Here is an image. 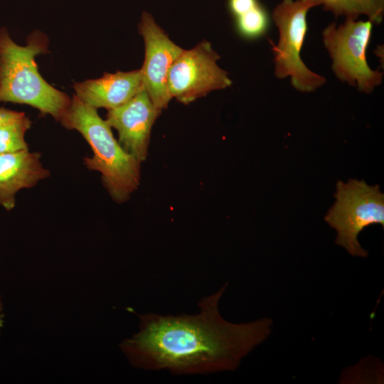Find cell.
Wrapping results in <instances>:
<instances>
[{"mask_svg":"<svg viewBox=\"0 0 384 384\" xmlns=\"http://www.w3.org/2000/svg\"><path fill=\"white\" fill-rule=\"evenodd\" d=\"M227 286L202 298L195 315H139V332L119 345L131 363L181 375L237 369L267 338L273 321L268 317L244 324L225 320L218 304Z\"/></svg>","mask_w":384,"mask_h":384,"instance_id":"cell-1","label":"cell"},{"mask_svg":"<svg viewBox=\"0 0 384 384\" xmlns=\"http://www.w3.org/2000/svg\"><path fill=\"white\" fill-rule=\"evenodd\" d=\"M47 37L33 33L26 46L14 42L5 28L0 29V102L25 104L60 122L71 99L41 75L35 57L48 52Z\"/></svg>","mask_w":384,"mask_h":384,"instance_id":"cell-2","label":"cell"},{"mask_svg":"<svg viewBox=\"0 0 384 384\" xmlns=\"http://www.w3.org/2000/svg\"><path fill=\"white\" fill-rule=\"evenodd\" d=\"M60 122L68 129L77 130L89 144L92 156L85 157L84 164L101 174L111 198L118 203L127 201L140 184L142 163L123 149L97 109L75 95Z\"/></svg>","mask_w":384,"mask_h":384,"instance_id":"cell-3","label":"cell"},{"mask_svg":"<svg viewBox=\"0 0 384 384\" xmlns=\"http://www.w3.org/2000/svg\"><path fill=\"white\" fill-rule=\"evenodd\" d=\"M321 5V0H282L272 13L279 32L277 44L270 40L274 75L278 79L289 78L292 86L302 92H314L326 82L325 77L310 70L300 55L308 30V12Z\"/></svg>","mask_w":384,"mask_h":384,"instance_id":"cell-4","label":"cell"},{"mask_svg":"<svg viewBox=\"0 0 384 384\" xmlns=\"http://www.w3.org/2000/svg\"><path fill=\"white\" fill-rule=\"evenodd\" d=\"M336 201L324 220L337 232L336 243L352 256L366 257L368 252L358 240L366 227L384 226V194L378 185L369 186L364 180L350 179L336 183Z\"/></svg>","mask_w":384,"mask_h":384,"instance_id":"cell-5","label":"cell"},{"mask_svg":"<svg viewBox=\"0 0 384 384\" xmlns=\"http://www.w3.org/2000/svg\"><path fill=\"white\" fill-rule=\"evenodd\" d=\"M373 23L346 18L337 26L330 23L322 31V40L331 60V69L338 80L370 94L383 79V73L371 69L366 59Z\"/></svg>","mask_w":384,"mask_h":384,"instance_id":"cell-6","label":"cell"},{"mask_svg":"<svg viewBox=\"0 0 384 384\" xmlns=\"http://www.w3.org/2000/svg\"><path fill=\"white\" fill-rule=\"evenodd\" d=\"M220 56L206 41L190 50H183L172 64L168 75V89L171 98L185 105L208 92L225 89L233 81L217 61Z\"/></svg>","mask_w":384,"mask_h":384,"instance_id":"cell-7","label":"cell"},{"mask_svg":"<svg viewBox=\"0 0 384 384\" xmlns=\"http://www.w3.org/2000/svg\"><path fill=\"white\" fill-rule=\"evenodd\" d=\"M139 31L145 48L144 60L140 69L144 88L156 107L162 110L172 99L168 89L169 70L183 49L168 37L146 11L142 14Z\"/></svg>","mask_w":384,"mask_h":384,"instance_id":"cell-8","label":"cell"},{"mask_svg":"<svg viewBox=\"0 0 384 384\" xmlns=\"http://www.w3.org/2000/svg\"><path fill=\"white\" fill-rule=\"evenodd\" d=\"M161 110L144 88L122 105L109 110L108 124L119 134V143L141 163L146 159L152 127Z\"/></svg>","mask_w":384,"mask_h":384,"instance_id":"cell-9","label":"cell"},{"mask_svg":"<svg viewBox=\"0 0 384 384\" xmlns=\"http://www.w3.org/2000/svg\"><path fill=\"white\" fill-rule=\"evenodd\" d=\"M75 95L95 108H116L131 100L144 88L140 70L105 73L102 77L75 82Z\"/></svg>","mask_w":384,"mask_h":384,"instance_id":"cell-10","label":"cell"},{"mask_svg":"<svg viewBox=\"0 0 384 384\" xmlns=\"http://www.w3.org/2000/svg\"><path fill=\"white\" fill-rule=\"evenodd\" d=\"M49 176L38 152L26 149L0 154V206L11 210L20 190L32 188Z\"/></svg>","mask_w":384,"mask_h":384,"instance_id":"cell-11","label":"cell"},{"mask_svg":"<svg viewBox=\"0 0 384 384\" xmlns=\"http://www.w3.org/2000/svg\"><path fill=\"white\" fill-rule=\"evenodd\" d=\"M321 6L336 16L357 20L364 15L373 24L380 23L384 16V0H321Z\"/></svg>","mask_w":384,"mask_h":384,"instance_id":"cell-12","label":"cell"},{"mask_svg":"<svg viewBox=\"0 0 384 384\" xmlns=\"http://www.w3.org/2000/svg\"><path fill=\"white\" fill-rule=\"evenodd\" d=\"M31 125V120L23 112H20L15 117L1 124L0 154L28 149L25 134Z\"/></svg>","mask_w":384,"mask_h":384,"instance_id":"cell-13","label":"cell"},{"mask_svg":"<svg viewBox=\"0 0 384 384\" xmlns=\"http://www.w3.org/2000/svg\"><path fill=\"white\" fill-rule=\"evenodd\" d=\"M235 28L238 35L247 40H255L264 36L270 24V17L261 3L244 14L234 18Z\"/></svg>","mask_w":384,"mask_h":384,"instance_id":"cell-14","label":"cell"},{"mask_svg":"<svg viewBox=\"0 0 384 384\" xmlns=\"http://www.w3.org/2000/svg\"><path fill=\"white\" fill-rule=\"evenodd\" d=\"M260 2L259 0H228L227 6L233 18L249 11Z\"/></svg>","mask_w":384,"mask_h":384,"instance_id":"cell-15","label":"cell"},{"mask_svg":"<svg viewBox=\"0 0 384 384\" xmlns=\"http://www.w3.org/2000/svg\"><path fill=\"white\" fill-rule=\"evenodd\" d=\"M21 112L14 111L4 107H0V124L15 117Z\"/></svg>","mask_w":384,"mask_h":384,"instance_id":"cell-16","label":"cell"},{"mask_svg":"<svg viewBox=\"0 0 384 384\" xmlns=\"http://www.w3.org/2000/svg\"><path fill=\"white\" fill-rule=\"evenodd\" d=\"M2 310H3V307H2V303H1V297H0V330L1 329V327L3 326V324H4V314H2Z\"/></svg>","mask_w":384,"mask_h":384,"instance_id":"cell-17","label":"cell"}]
</instances>
